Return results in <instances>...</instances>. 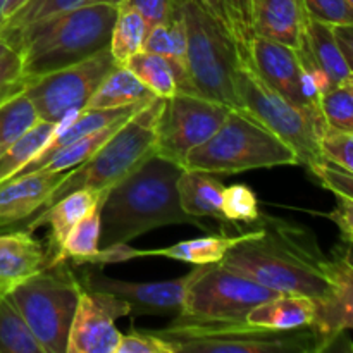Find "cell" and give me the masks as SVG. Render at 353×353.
Masks as SVG:
<instances>
[{"label":"cell","instance_id":"cell-28","mask_svg":"<svg viewBox=\"0 0 353 353\" xmlns=\"http://www.w3.org/2000/svg\"><path fill=\"white\" fill-rule=\"evenodd\" d=\"M57 123L40 119L33 128L17 138L2 155H0V183L16 176L26 164H30L48 143L55 133Z\"/></svg>","mask_w":353,"mask_h":353},{"label":"cell","instance_id":"cell-43","mask_svg":"<svg viewBox=\"0 0 353 353\" xmlns=\"http://www.w3.org/2000/svg\"><path fill=\"white\" fill-rule=\"evenodd\" d=\"M334 196H336V205L324 216L336 224L345 243H353V199L345 195Z\"/></svg>","mask_w":353,"mask_h":353},{"label":"cell","instance_id":"cell-33","mask_svg":"<svg viewBox=\"0 0 353 353\" xmlns=\"http://www.w3.org/2000/svg\"><path fill=\"white\" fill-rule=\"evenodd\" d=\"M85 3H88V0H30L16 14L3 21V24L0 26V37H6V34L23 30L30 24L48 19V17L81 7Z\"/></svg>","mask_w":353,"mask_h":353},{"label":"cell","instance_id":"cell-37","mask_svg":"<svg viewBox=\"0 0 353 353\" xmlns=\"http://www.w3.org/2000/svg\"><path fill=\"white\" fill-rule=\"evenodd\" d=\"M31 81L33 78L26 76L23 71V61H21L19 52L9 48L0 57V105L10 97L24 92Z\"/></svg>","mask_w":353,"mask_h":353},{"label":"cell","instance_id":"cell-3","mask_svg":"<svg viewBox=\"0 0 353 353\" xmlns=\"http://www.w3.org/2000/svg\"><path fill=\"white\" fill-rule=\"evenodd\" d=\"M117 7L85 3L0 37L19 52L24 74H48L109 48Z\"/></svg>","mask_w":353,"mask_h":353},{"label":"cell","instance_id":"cell-52","mask_svg":"<svg viewBox=\"0 0 353 353\" xmlns=\"http://www.w3.org/2000/svg\"><path fill=\"white\" fill-rule=\"evenodd\" d=\"M350 2H352V6H353V0H350Z\"/></svg>","mask_w":353,"mask_h":353},{"label":"cell","instance_id":"cell-18","mask_svg":"<svg viewBox=\"0 0 353 353\" xmlns=\"http://www.w3.org/2000/svg\"><path fill=\"white\" fill-rule=\"evenodd\" d=\"M323 269L333 286V296L319 307L314 330L323 338L324 348H330L345 330H353V268L334 252L333 259H324Z\"/></svg>","mask_w":353,"mask_h":353},{"label":"cell","instance_id":"cell-20","mask_svg":"<svg viewBox=\"0 0 353 353\" xmlns=\"http://www.w3.org/2000/svg\"><path fill=\"white\" fill-rule=\"evenodd\" d=\"M296 52H299L300 61L314 64L326 74L331 88L345 85L353 76L338 43L333 26L330 24L319 23L307 16L302 43Z\"/></svg>","mask_w":353,"mask_h":353},{"label":"cell","instance_id":"cell-50","mask_svg":"<svg viewBox=\"0 0 353 353\" xmlns=\"http://www.w3.org/2000/svg\"><path fill=\"white\" fill-rule=\"evenodd\" d=\"M7 0H0V26L3 24V9H6Z\"/></svg>","mask_w":353,"mask_h":353},{"label":"cell","instance_id":"cell-49","mask_svg":"<svg viewBox=\"0 0 353 353\" xmlns=\"http://www.w3.org/2000/svg\"><path fill=\"white\" fill-rule=\"evenodd\" d=\"M9 48H10V47H9V45H7V43H6V41H3V40H2V38H0V57H2V55H3V54H6V52H7V50H9Z\"/></svg>","mask_w":353,"mask_h":353},{"label":"cell","instance_id":"cell-32","mask_svg":"<svg viewBox=\"0 0 353 353\" xmlns=\"http://www.w3.org/2000/svg\"><path fill=\"white\" fill-rule=\"evenodd\" d=\"M100 203L95 209L90 210L68 234L62 245V262L71 259L74 264L83 265L86 259L93 257L100 250Z\"/></svg>","mask_w":353,"mask_h":353},{"label":"cell","instance_id":"cell-9","mask_svg":"<svg viewBox=\"0 0 353 353\" xmlns=\"http://www.w3.org/2000/svg\"><path fill=\"white\" fill-rule=\"evenodd\" d=\"M78 274L68 261L50 265L9 293L45 353H65L79 300Z\"/></svg>","mask_w":353,"mask_h":353},{"label":"cell","instance_id":"cell-21","mask_svg":"<svg viewBox=\"0 0 353 353\" xmlns=\"http://www.w3.org/2000/svg\"><path fill=\"white\" fill-rule=\"evenodd\" d=\"M319 317V303L305 295L279 293L248 312L247 323L274 331L314 327Z\"/></svg>","mask_w":353,"mask_h":353},{"label":"cell","instance_id":"cell-1","mask_svg":"<svg viewBox=\"0 0 353 353\" xmlns=\"http://www.w3.org/2000/svg\"><path fill=\"white\" fill-rule=\"evenodd\" d=\"M324 259L309 231L262 214L221 264L274 292L310 296L321 307L333 296Z\"/></svg>","mask_w":353,"mask_h":353},{"label":"cell","instance_id":"cell-22","mask_svg":"<svg viewBox=\"0 0 353 353\" xmlns=\"http://www.w3.org/2000/svg\"><path fill=\"white\" fill-rule=\"evenodd\" d=\"M305 21L302 0H262L255 14L254 31L257 37L299 50Z\"/></svg>","mask_w":353,"mask_h":353},{"label":"cell","instance_id":"cell-25","mask_svg":"<svg viewBox=\"0 0 353 353\" xmlns=\"http://www.w3.org/2000/svg\"><path fill=\"white\" fill-rule=\"evenodd\" d=\"M154 93L124 64H116L102 79L85 109H119L150 102Z\"/></svg>","mask_w":353,"mask_h":353},{"label":"cell","instance_id":"cell-7","mask_svg":"<svg viewBox=\"0 0 353 353\" xmlns=\"http://www.w3.org/2000/svg\"><path fill=\"white\" fill-rule=\"evenodd\" d=\"M299 164V155L288 143L247 112L231 109L219 130L205 143L190 152L185 169L231 176L254 169Z\"/></svg>","mask_w":353,"mask_h":353},{"label":"cell","instance_id":"cell-15","mask_svg":"<svg viewBox=\"0 0 353 353\" xmlns=\"http://www.w3.org/2000/svg\"><path fill=\"white\" fill-rule=\"evenodd\" d=\"M243 59V57H241ZM245 61L254 68V71L268 83L271 88L281 93L290 102L300 107L314 109L307 103L302 92V61L299 52L292 47L268 40L255 34L248 47ZM317 110V109H314Z\"/></svg>","mask_w":353,"mask_h":353},{"label":"cell","instance_id":"cell-44","mask_svg":"<svg viewBox=\"0 0 353 353\" xmlns=\"http://www.w3.org/2000/svg\"><path fill=\"white\" fill-rule=\"evenodd\" d=\"M334 34H336V40L340 43L341 52H343L345 59H347V64L350 68L353 74V24L348 26H333Z\"/></svg>","mask_w":353,"mask_h":353},{"label":"cell","instance_id":"cell-8","mask_svg":"<svg viewBox=\"0 0 353 353\" xmlns=\"http://www.w3.org/2000/svg\"><path fill=\"white\" fill-rule=\"evenodd\" d=\"M238 109L254 117L271 133L295 150L300 164L310 165L324 161L321 137L326 130L319 110L300 107L268 85L245 59L236 69Z\"/></svg>","mask_w":353,"mask_h":353},{"label":"cell","instance_id":"cell-36","mask_svg":"<svg viewBox=\"0 0 353 353\" xmlns=\"http://www.w3.org/2000/svg\"><path fill=\"white\" fill-rule=\"evenodd\" d=\"M224 217L231 224H255L262 217L255 193L245 185H231L224 188Z\"/></svg>","mask_w":353,"mask_h":353},{"label":"cell","instance_id":"cell-47","mask_svg":"<svg viewBox=\"0 0 353 353\" xmlns=\"http://www.w3.org/2000/svg\"><path fill=\"white\" fill-rule=\"evenodd\" d=\"M336 252L353 268V243H345L343 247L338 248Z\"/></svg>","mask_w":353,"mask_h":353},{"label":"cell","instance_id":"cell-5","mask_svg":"<svg viewBox=\"0 0 353 353\" xmlns=\"http://www.w3.org/2000/svg\"><path fill=\"white\" fill-rule=\"evenodd\" d=\"M186 31V69L199 95L238 109L236 69L240 50L226 24L199 0H174Z\"/></svg>","mask_w":353,"mask_h":353},{"label":"cell","instance_id":"cell-12","mask_svg":"<svg viewBox=\"0 0 353 353\" xmlns=\"http://www.w3.org/2000/svg\"><path fill=\"white\" fill-rule=\"evenodd\" d=\"M116 64L109 48H103L78 64L38 76L24 92L40 119L59 123L69 112L85 109L102 79Z\"/></svg>","mask_w":353,"mask_h":353},{"label":"cell","instance_id":"cell-30","mask_svg":"<svg viewBox=\"0 0 353 353\" xmlns=\"http://www.w3.org/2000/svg\"><path fill=\"white\" fill-rule=\"evenodd\" d=\"M40 121L26 92L10 97L0 105V155Z\"/></svg>","mask_w":353,"mask_h":353},{"label":"cell","instance_id":"cell-29","mask_svg":"<svg viewBox=\"0 0 353 353\" xmlns=\"http://www.w3.org/2000/svg\"><path fill=\"white\" fill-rule=\"evenodd\" d=\"M0 353H45L9 295L0 296Z\"/></svg>","mask_w":353,"mask_h":353},{"label":"cell","instance_id":"cell-11","mask_svg":"<svg viewBox=\"0 0 353 353\" xmlns=\"http://www.w3.org/2000/svg\"><path fill=\"white\" fill-rule=\"evenodd\" d=\"M230 110L196 93H176L164 99L157 123V155L185 168L190 152L219 130Z\"/></svg>","mask_w":353,"mask_h":353},{"label":"cell","instance_id":"cell-48","mask_svg":"<svg viewBox=\"0 0 353 353\" xmlns=\"http://www.w3.org/2000/svg\"><path fill=\"white\" fill-rule=\"evenodd\" d=\"M124 0H88V3H107V6L119 7Z\"/></svg>","mask_w":353,"mask_h":353},{"label":"cell","instance_id":"cell-53","mask_svg":"<svg viewBox=\"0 0 353 353\" xmlns=\"http://www.w3.org/2000/svg\"><path fill=\"white\" fill-rule=\"evenodd\" d=\"M0 296H3V295H0Z\"/></svg>","mask_w":353,"mask_h":353},{"label":"cell","instance_id":"cell-10","mask_svg":"<svg viewBox=\"0 0 353 353\" xmlns=\"http://www.w3.org/2000/svg\"><path fill=\"white\" fill-rule=\"evenodd\" d=\"M279 295L231 269L217 264L190 271L185 303L179 316L192 321H245L259 303Z\"/></svg>","mask_w":353,"mask_h":353},{"label":"cell","instance_id":"cell-23","mask_svg":"<svg viewBox=\"0 0 353 353\" xmlns=\"http://www.w3.org/2000/svg\"><path fill=\"white\" fill-rule=\"evenodd\" d=\"M123 64L159 99H171L176 93H196L185 65L164 55L141 50Z\"/></svg>","mask_w":353,"mask_h":353},{"label":"cell","instance_id":"cell-42","mask_svg":"<svg viewBox=\"0 0 353 353\" xmlns=\"http://www.w3.org/2000/svg\"><path fill=\"white\" fill-rule=\"evenodd\" d=\"M121 6L138 10L150 26L168 23L174 16V0H124Z\"/></svg>","mask_w":353,"mask_h":353},{"label":"cell","instance_id":"cell-13","mask_svg":"<svg viewBox=\"0 0 353 353\" xmlns=\"http://www.w3.org/2000/svg\"><path fill=\"white\" fill-rule=\"evenodd\" d=\"M131 316L124 300L81 285L65 353H116L121 331L116 321Z\"/></svg>","mask_w":353,"mask_h":353},{"label":"cell","instance_id":"cell-35","mask_svg":"<svg viewBox=\"0 0 353 353\" xmlns=\"http://www.w3.org/2000/svg\"><path fill=\"white\" fill-rule=\"evenodd\" d=\"M262 0H223L224 12L228 19V30L236 43L240 55L247 59L248 47L254 40L255 14Z\"/></svg>","mask_w":353,"mask_h":353},{"label":"cell","instance_id":"cell-27","mask_svg":"<svg viewBox=\"0 0 353 353\" xmlns=\"http://www.w3.org/2000/svg\"><path fill=\"white\" fill-rule=\"evenodd\" d=\"M150 24L138 10L128 6L117 7V16L110 31L109 50L117 64H123L134 54L143 50Z\"/></svg>","mask_w":353,"mask_h":353},{"label":"cell","instance_id":"cell-34","mask_svg":"<svg viewBox=\"0 0 353 353\" xmlns=\"http://www.w3.org/2000/svg\"><path fill=\"white\" fill-rule=\"evenodd\" d=\"M319 110L326 128L353 134V88L348 83L333 86L323 93Z\"/></svg>","mask_w":353,"mask_h":353},{"label":"cell","instance_id":"cell-39","mask_svg":"<svg viewBox=\"0 0 353 353\" xmlns=\"http://www.w3.org/2000/svg\"><path fill=\"white\" fill-rule=\"evenodd\" d=\"M321 152L326 161L353 174V134L326 128L321 137Z\"/></svg>","mask_w":353,"mask_h":353},{"label":"cell","instance_id":"cell-17","mask_svg":"<svg viewBox=\"0 0 353 353\" xmlns=\"http://www.w3.org/2000/svg\"><path fill=\"white\" fill-rule=\"evenodd\" d=\"M54 265V259L33 231L0 233V295H9L38 272Z\"/></svg>","mask_w":353,"mask_h":353},{"label":"cell","instance_id":"cell-51","mask_svg":"<svg viewBox=\"0 0 353 353\" xmlns=\"http://www.w3.org/2000/svg\"><path fill=\"white\" fill-rule=\"evenodd\" d=\"M347 83H348V85H350V86H352V88H353V76H352V78H350V79H348V81H347Z\"/></svg>","mask_w":353,"mask_h":353},{"label":"cell","instance_id":"cell-19","mask_svg":"<svg viewBox=\"0 0 353 353\" xmlns=\"http://www.w3.org/2000/svg\"><path fill=\"white\" fill-rule=\"evenodd\" d=\"M103 193L99 190H76V192L68 193L57 202L48 205L47 209L41 210L40 214L31 217L21 230L34 231L41 226H50V233H48V243L47 248L54 259V265L59 264L61 261L62 245H64L65 238L71 233L72 228L90 212L95 209L102 200Z\"/></svg>","mask_w":353,"mask_h":353},{"label":"cell","instance_id":"cell-45","mask_svg":"<svg viewBox=\"0 0 353 353\" xmlns=\"http://www.w3.org/2000/svg\"><path fill=\"white\" fill-rule=\"evenodd\" d=\"M199 2L202 3L207 10H210V12H212L214 16L221 21V23L226 24V28H228V19H226V12H224L223 0H199Z\"/></svg>","mask_w":353,"mask_h":353},{"label":"cell","instance_id":"cell-16","mask_svg":"<svg viewBox=\"0 0 353 353\" xmlns=\"http://www.w3.org/2000/svg\"><path fill=\"white\" fill-rule=\"evenodd\" d=\"M65 176L68 171H34L0 183V230L40 214Z\"/></svg>","mask_w":353,"mask_h":353},{"label":"cell","instance_id":"cell-4","mask_svg":"<svg viewBox=\"0 0 353 353\" xmlns=\"http://www.w3.org/2000/svg\"><path fill=\"white\" fill-rule=\"evenodd\" d=\"M176 353H303L323 352V338L314 327L274 331L245 321H192L176 317L154 331Z\"/></svg>","mask_w":353,"mask_h":353},{"label":"cell","instance_id":"cell-26","mask_svg":"<svg viewBox=\"0 0 353 353\" xmlns=\"http://www.w3.org/2000/svg\"><path fill=\"white\" fill-rule=\"evenodd\" d=\"M243 233V231H241ZM240 234H212V236L193 238V240L179 241L165 248L155 250H141L143 257H165L178 262H186L192 265L217 264L224 255L241 240Z\"/></svg>","mask_w":353,"mask_h":353},{"label":"cell","instance_id":"cell-24","mask_svg":"<svg viewBox=\"0 0 353 353\" xmlns=\"http://www.w3.org/2000/svg\"><path fill=\"white\" fill-rule=\"evenodd\" d=\"M226 186L214 174L195 169H183L178 179L179 202L183 210L196 219H217L228 223L223 210V196Z\"/></svg>","mask_w":353,"mask_h":353},{"label":"cell","instance_id":"cell-41","mask_svg":"<svg viewBox=\"0 0 353 353\" xmlns=\"http://www.w3.org/2000/svg\"><path fill=\"white\" fill-rule=\"evenodd\" d=\"M116 353H176L174 348L162 340L154 331H137L121 333Z\"/></svg>","mask_w":353,"mask_h":353},{"label":"cell","instance_id":"cell-14","mask_svg":"<svg viewBox=\"0 0 353 353\" xmlns=\"http://www.w3.org/2000/svg\"><path fill=\"white\" fill-rule=\"evenodd\" d=\"M79 283L90 290L105 292L124 300L131 307L130 317L179 316L185 303L190 272L178 279L154 283H133L105 276L100 271L78 274Z\"/></svg>","mask_w":353,"mask_h":353},{"label":"cell","instance_id":"cell-38","mask_svg":"<svg viewBox=\"0 0 353 353\" xmlns=\"http://www.w3.org/2000/svg\"><path fill=\"white\" fill-rule=\"evenodd\" d=\"M307 16L330 26L353 24V6L350 0H302Z\"/></svg>","mask_w":353,"mask_h":353},{"label":"cell","instance_id":"cell-2","mask_svg":"<svg viewBox=\"0 0 353 353\" xmlns=\"http://www.w3.org/2000/svg\"><path fill=\"white\" fill-rule=\"evenodd\" d=\"M183 169L155 154L143 165L107 190L100 203V245L103 248L130 243L134 238L162 226L202 221L183 210L178 179Z\"/></svg>","mask_w":353,"mask_h":353},{"label":"cell","instance_id":"cell-6","mask_svg":"<svg viewBox=\"0 0 353 353\" xmlns=\"http://www.w3.org/2000/svg\"><path fill=\"white\" fill-rule=\"evenodd\" d=\"M162 105L164 99L154 97L150 102L138 109L95 152L93 157L78 168L69 169L64 181L48 199L47 207L76 190L90 188L107 192L121 179L137 171L148 159L154 157L157 154V123Z\"/></svg>","mask_w":353,"mask_h":353},{"label":"cell","instance_id":"cell-46","mask_svg":"<svg viewBox=\"0 0 353 353\" xmlns=\"http://www.w3.org/2000/svg\"><path fill=\"white\" fill-rule=\"evenodd\" d=\"M28 2H30V0H7L6 9H3V21H6L7 17L12 16V14H16L17 10H19L21 7Z\"/></svg>","mask_w":353,"mask_h":353},{"label":"cell","instance_id":"cell-31","mask_svg":"<svg viewBox=\"0 0 353 353\" xmlns=\"http://www.w3.org/2000/svg\"><path fill=\"white\" fill-rule=\"evenodd\" d=\"M143 50L164 55L186 68V31L178 10H174V16L168 23L154 24L148 28Z\"/></svg>","mask_w":353,"mask_h":353},{"label":"cell","instance_id":"cell-40","mask_svg":"<svg viewBox=\"0 0 353 353\" xmlns=\"http://www.w3.org/2000/svg\"><path fill=\"white\" fill-rule=\"evenodd\" d=\"M310 172L319 179L321 185L334 195H345L353 199V174L330 161H321L310 165Z\"/></svg>","mask_w":353,"mask_h":353}]
</instances>
